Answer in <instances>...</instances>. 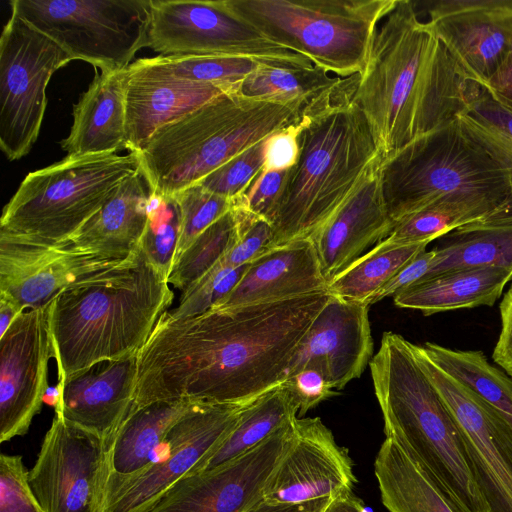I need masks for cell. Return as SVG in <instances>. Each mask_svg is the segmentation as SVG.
Masks as SVG:
<instances>
[{
	"mask_svg": "<svg viewBox=\"0 0 512 512\" xmlns=\"http://www.w3.org/2000/svg\"><path fill=\"white\" fill-rule=\"evenodd\" d=\"M114 260L0 233V294L23 311L49 304L63 289L110 268Z\"/></svg>",
	"mask_w": 512,
	"mask_h": 512,
	"instance_id": "d6986e66",
	"label": "cell"
},
{
	"mask_svg": "<svg viewBox=\"0 0 512 512\" xmlns=\"http://www.w3.org/2000/svg\"><path fill=\"white\" fill-rule=\"evenodd\" d=\"M380 184L394 226L444 198L490 201L502 208L512 192L507 170L458 117L382 158Z\"/></svg>",
	"mask_w": 512,
	"mask_h": 512,
	"instance_id": "52a82bcc",
	"label": "cell"
},
{
	"mask_svg": "<svg viewBox=\"0 0 512 512\" xmlns=\"http://www.w3.org/2000/svg\"><path fill=\"white\" fill-rule=\"evenodd\" d=\"M11 12L101 72L122 71L148 47L151 0H12Z\"/></svg>",
	"mask_w": 512,
	"mask_h": 512,
	"instance_id": "30bf717a",
	"label": "cell"
},
{
	"mask_svg": "<svg viewBox=\"0 0 512 512\" xmlns=\"http://www.w3.org/2000/svg\"><path fill=\"white\" fill-rule=\"evenodd\" d=\"M512 280V269L477 267L452 270L416 282L393 296L400 308L425 316L458 309L492 306Z\"/></svg>",
	"mask_w": 512,
	"mask_h": 512,
	"instance_id": "f1b7e54d",
	"label": "cell"
},
{
	"mask_svg": "<svg viewBox=\"0 0 512 512\" xmlns=\"http://www.w3.org/2000/svg\"><path fill=\"white\" fill-rule=\"evenodd\" d=\"M125 70L96 74L73 106L70 133L60 142L67 156L115 154L125 149Z\"/></svg>",
	"mask_w": 512,
	"mask_h": 512,
	"instance_id": "4316f807",
	"label": "cell"
},
{
	"mask_svg": "<svg viewBox=\"0 0 512 512\" xmlns=\"http://www.w3.org/2000/svg\"><path fill=\"white\" fill-rule=\"evenodd\" d=\"M181 217L174 196L151 195L148 220L139 248L168 279L180 237Z\"/></svg>",
	"mask_w": 512,
	"mask_h": 512,
	"instance_id": "74e56055",
	"label": "cell"
},
{
	"mask_svg": "<svg viewBox=\"0 0 512 512\" xmlns=\"http://www.w3.org/2000/svg\"><path fill=\"white\" fill-rule=\"evenodd\" d=\"M0 512H44L20 455H0Z\"/></svg>",
	"mask_w": 512,
	"mask_h": 512,
	"instance_id": "7bdbcfd3",
	"label": "cell"
},
{
	"mask_svg": "<svg viewBox=\"0 0 512 512\" xmlns=\"http://www.w3.org/2000/svg\"><path fill=\"white\" fill-rule=\"evenodd\" d=\"M368 307L331 295L299 344L287 377L314 368L337 390L360 377L373 353Z\"/></svg>",
	"mask_w": 512,
	"mask_h": 512,
	"instance_id": "44dd1931",
	"label": "cell"
},
{
	"mask_svg": "<svg viewBox=\"0 0 512 512\" xmlns=\"http://www.w3.org/2000/svg\"><path fill=\"white\" fill-rule=\"evenodd\" d=\"M330 297L326 290L183 318L165 311L136 355L132 407L178 400L247 403L279 386Z\"/></svg>",
	"mask_w": 512,
	"mask_h": 512,
	"instance_id": "6da1fadb",
	"label": "cell"
},
{
	"mask_svg": "<svg viewBox=\"0 0 512 512\" xmlns=\"http://www.w3.org/2000/svg\"><path fill=\"white\" fill-rule=\"evenodd\" d=\"M72 57L11 12L0 37V147L10 161L28 154L38 138L51 76Z\"/></svg>",
	"mask_w": 512,
	"mask_h": 512,
	"instance_id": "7c38bea8",
	"label": "cell"
},
{
	"mask_svg": "<svg viewBox=\"0 0 512 512\" xmlns=\"http://www.w3.org/2000/svg\"><path fill=\"white\" fill-rule=\"evenodd\" d=\"M324 512H373L352 492L331 498Z\"/></svg>",
	"mask_w": 512,
	"mask_h": 512,
	"instance_id": "db71d44e",
	"label": "cell"
},
{
	"mask_svg": "<svg viewBox=\"0 0 512 512\" xmlns=\"http://www.w3.org/2000/svg\"><path fill=\"white\" fill-rule=\"evenodd\" d=\"M234 210L238 218L239 236L222 261L228 266L239 267L250 263L269 248L273 227L271 222L250 212L237 199Z\"/></svg>",
	"mask_w": 512,
	"mask_h": 512,
	"instance_id": "ee69618b",
	"label": "cell"
},
{
	"mask_svg": "<svg viewBox=\"0 0 512 512\" xmlns=\"http://www.w3.org/2000/svg\"><path fill=\"white\" fill-rule=\"evenodd\" d=\"M297 124L268 137L266 162L263 169H289L294 165L298 153Z\"/></svg>",
	"mask_w": 512,
	"mask_h": 512,
	"instance_id": "681fc988",
	"label": "cell"
},
{
	"mask_svg": "<svg viewBox=\"0 0 512 512\" xmlns=\"http://www.w3.org/2000/svg\"><path fill=\"white\" fill-rule=\"evenodd\" d=\"M267 140L268 137L236 155L198 184L226 198L240 197L265 166Z\"/></svg>",
	"mask_w": 512,
	"mask_h": 512,
	"instance_id": "b9f144b4",
	"label": "cell"
},
{
	"mask_svg": "<svg viewBox=\"0 0 512 512\" xmlns=\"http://www.w3.org/2000/svg\"><path fill=\"white\" fill-rule=\"evenodd\" d=\"M340 79L316 66L288 68L264 63L238 85L236 93L249 99L305 108Z\"/></svg>",
	"mask_w": 512,
	"mask_h": 512,
	"instance_id": "e575fe53",
	"label": "cell"
},
{
	"mask_svg": "<svg viewBox=\"0 0 512 512\" xmlns=\"http://www.w3.org/2000/svg\"><path fill=\"white\" fill-rule=\"evenodd\" d=\"M151 194L141 170L126 178L66 243L77 251L125 260L140 245Z\"/></svg>",
	"mask_w": 512,
	"mask_h": 512,
	"instance_id": "484cf974",
	"label": "cell"
},
{
	"mask_svg": "<svg viewBox=\"0 0 512 512\" xmlns=\"http://www.w3.org/2000/svg\"><path fill=\"white\" fill-rule=\"evenodd\" d=\"M296 418L240 457L214 470L182 477L141 512L247 511L263 499L292 440Z\"/></svg>",
	"mask_w": 512,
	"mask_h": 512,
	"instance_id": "2e32d148",
	"label": "cell"
},
{
	"mask_svg": "<svg viewBox=\"0 0 512 512\" xmlns=\"http://www.w3.org/2000/svg\"><path fill=\"white\" fill-rule=\"evenodd\" d=\"M289 391L300 418L322 401L337 395L327 378L317 369L303 368L282 383Z\"/></svg>",
	"mask_w": 512,
	"mask_h": 512,
	"instance_id": "bcb514c9",
	"label": "cell"
},
{
	"mask_svg": "<svg viewBox=\"0 0 512 512\" xmlns=\"http://www.w3.org/2000/svg\"><path fill=\"white\" fill-rule=\"evenodd\" d=\"M452 232L454 240L440 249H435L436 255L422 280L444 272L467 268L512 269V225H464Z\"/></svg>",
	"mask_w": 512,
	"mask_h": 512,
	"instance_id": "836d02e7",
	"label": "cell"
},
{
	"mask_svg": "<svg viewBox=\"0 0 512 512\" xmlns=\"http://www.w3.org/2000/svg\"><path fill=\"white\" fill-rule=\"evenodd\" d=\"M357 80L358 75L341 78L303 109L297 158L272 220L269 248L311 238L382 158L354 101Z\"/></svg>",
	"mask_w": 512,
	"mask_h": 512,
	"instance_id": "3957f363",
	"label": "cell"
},
{
	"mask_svg": "<svg viewBox=\"0 0 512 512\" xmlns=\"http://www.w3.org/2000/svg\"><path fill=\"white\" fill-rule=\"evenodd\" d=\"M125 149L138 152L162 126L235 89L173 74L159 56L141 58L125 70Z\"/></svg>",
	"mask_w": 512,
	"mask_h": 512,
	"instance_id": "ffe728a7",
	"label": "cell"
},
{
	"mask_svg": "<svg viewBox=\"0 0 512 512\" xmlns=\"http://www.w3.org/2000/svg\"><path fill=\"white\" fill-rule=\"evenodd\" d=\"M464 113L512 139V113L496 102L483 84L479 83Z\"/></svg>",
	"mask_w": 512,
	"mask_h": 512,
	"instance_id": "7dc6e473",
	"label": "cell"
},
{
	"mask_svg": "<svg viewBox=\"0 0 512 512\" xmlns=\"http://www.w3.org/2000/svg\"><path fill=\"white\" fill-rule=\"evenodd\" d=\"M271 41L340 78L360 75L397 0H224Z\"/></svg>",
	"mask_w": 512,
	"mask_h": 512,
	"instance_id": "ba28073f",
	"label": "cell"
},
{
	"mask_svg": "<svg viewBox=\"0 0 512 512\" xmlns=\"http://www.w3.org/2000/svg\"><path fill=\"white\" fill-rule=\"evenodd\" d=\"M330 499L292 504L269 502L263 498L245 512H324Z\"/></svg>",
	"mask_w": 512,
	"mask_h": 512,
	"instance_id": "f5cc1de1",
	"label": "cell"
},
{
	"mask_svg": "<svg viewBox=\"0 0 512 512\" xmlns=\"http://www.w3.org/2000/svg\"><path fill=\"white\" fill-rule=\"evenodd\" d=\"M327 287L311 239H299L269 248L252 260L238 284L214 308L289 299Z\"/></svg>",
	"mask_w": 512,
	"mask_h": 512,
	"instance_id": "d4e9b609",
	"label": "cell"
},
{
	"mask_svg": "<svg viewBox=\"0 0 512 512\" xmlns=\"http://www.w3.org/2000/svg\"><path fill=\"white\" fill-rule=\"evenodd\" d=\"M421 352L437 367L497 409L512 429V377L479 350H458L426 342Z\"/></svg>",
	"mask_w": 512,
	"mask_h": 512,
	"instance_id": "1f68e13d",
	"label": "cell"
},
{
	"mask_svg": "<svg viewBox=\"0 0 512 512\" xmlns=\"http://www.w3.org/2000/svg\"><path fill=\"white\" fill-rule=\"evenodd\" d=\"M356 482L352 461L319 417L296 418L294 434L270 478L263 498L304 503L351 493Z\"/></svg>",
	"mask_w": 512,
	"mask_h": 512,
	"instance_id": "ac0fdd59",
	"label": "cell"
},
{
	"mask_svg": "<svg viewBox=\"0 0 512 512\" xmlns=\"http://www.w3.org/2000/svg\"><path fill=\"white\" fill-rule=\"evenodd\" d=\"M474 81L484 84L512 43V0H477L459 12L427 22Z\"/></svg>",
	"mask_w": 512,
	"mask_h": 512,
	"instance_id": "cb8c5ba5",
	"label": "cell"
},
{
	"mask_svg": "<svg viewBox=\"0 0 512 512\" xmlns=\"http://www.w3.org/2000/svg\"><path fill=\"white\" fill-rule=\"evenodd\" d=\"M483 85L496 102L512 113V43L504 61Z\"/></svg>",
	"mask_w": 512,
	"mask_h": 512,
	"instance_id": "816d5d0a",
	"label": "cell"
},
{
	"mask_svg": "<svg viewBox=\"0 0 512 512\" xmlns=\"http://www.w3.org/2000/svg\"><path fill=\"white\" fill-rule=\"evenodd\" d=\"M435 255V249L424 250L416 255L372 298L370 305L385 297L395 296L402 290L422 280L427 275Z\"/></svg>",
	"mask_w": 512,
	"mask_h": 512,
	"instance_id": "c3c4849f",
	"label": "cell"
},
{
	"mask_svg": "<svg viewBox=\"0 0 512 512\" xmlns=\"http://www.w3.org/2000/svg\"><path fill=\"white\" fill-rule=\"evenodd\" d=\"M381 500L389 512H462L395 440L386 437L374 461Z\"/></svg>",
	"mask_w": 512,
	"mask_h": 512,
	"instance_id": "f546056e",
	"label": "cell"
},
{
	"mask_svg": "<svg viewBox=\"0 0 512 512\" xmlns=\"http://www.w3.org/2000/svg\"><path fill=\"white\" fill-rule=\"evenodd\" d=\"M289 169H263L237 201L272 224Z\"/></svg>",
	"mask_w": 512,
	"mask_h": 512,
	"instance_id": "f6af8a7d",
	"label": "cell"
},
{
	"mask_svg": "<svg viewBox=\"0 0 512 512\" xmlns=\"http://www.w3.org/2000/svg\"><path fill=\"white\" fill-rule=\"evenodd\" d=\"M248 264L232 267L221 260L204 276L182 291L177 307L167 310V313L174 318H183L213 309L238 284Z\"/></svg>",
	"mask_w": 512,
	"mask_h": 512,
	"instance_id": "60d3db41",
	"label": "cell"
},
{
	"mask_svg": "<svg viewBox=\"0 0 512 512\" xmlns=\"http://www.w3.org/2000/svg\"><path fill=\"white\" fill-rule=\"evenodd\" d=\"M136 355L99 362L58 383L55 414L110 445L134 402Z\"/></svg>",
	"mask_w": 512,
	"mask_h": 512,
	"instance_id": "7402d4cb",
	"label": "cell"
},
{
	"mask_svg": "<svg viewBox=\"0 0 512 512\" xmlns=\"http://www.w3.org/2000/svg\"><path fill=\"white\" fill-rule=\"evenodd\" d=\"M50 303L24 310L0 337L1 443L26 434L41 410L54 358Z\"/></svg>",
	"mask_w": 512,
	"mask_h": 512,
	"instance_id": "e0dca14e",
	"label": "cell"
},
{
	"mask_svg": "<svg viewBox=\"0 0 512 512\" xmlns=\"http://www.w3.org/2000/svg\"><path fill=\"white\" fill-rule=\"evenodd\" d=\"M472 80L408 0H397L374 36L354 101L386 158L454 121L468 108Z\"/></svg>",
	"mask_w": 512,
	"mask_h": 512,
	"instance_id": "7a4b0ae2",
	"label": "cell"
},
{
	"mask_svg": "<svg viewBox=\"0 0 512 512\" xmlns=\"http://www.w3.org/2000/svg\"><path fill=\"white\" fill-rule=\"evenodd\" d=\"M247 403L194 402L170 429L151 463L122 484L102 512H141L219 446Z\"/></svg>",
	"mask_w": 512,
	"mask_h": 512,
	"instance_id": "5bb4252c",
	"label": "cell"
},
{
	"mask_svg": "<svg viewBox=\"0 0 512 512\" xmlns=\"http://www.w3.org/2000/svg\"><path fill=\"white\" fill-rule=\"evenodd\" d=\"M136 152L66 156L30 172L4 206L0 233L49 245L66 244L129 176Z\"/></svg>",
	"mask_w": 512,
	"mask_h": 512,
	"instance_id": "9c48e42d",
	"label": "cell"
},
{
	"mask_svg": "<svg viewBox=\"0 0 512 512\" xmlns=\"http://www.w3.org/2000/svg\"><path fill=\"white\" fill-rule=\"evenodd\" d=\"M429 243L397 245L379 242L329 283L327 291L336 297L370 306L372 298Z\"/></svg>",
	"mask_w": 512,
	"mask_h": 512,
	"instance_id": "d6a6232c",
	"label": "cell"
},
{
	"mask_svg": "<svg viewBox=\"0 0 512 512\" xmlns=\"http://www.w3.org/2000/svg\"><path fill=\"white\" fill-rule=\"evenodd\" d=\"M415 356L457 420L489 512H512V429L501 413L413 344Z\"/></svg>",
	"mask_w": 512,
	"mask_h": 512,
	"instance_id": "9a60e30c",
	"label": "cell"
},
{
	"mask_svg": "<svg viewBox=\"0 0 512 512\" xmlns=\"http://www.w3.org/2000/svg\"><path fill=\"white\" fill-rule=\"evenodd\" d=\"M163 65L173 74L198 82L233 88L263 62L248 58L224 56H160Z\"/></svg>",
	"mask_w": 512,
	"mask_h": 512,
	"instance_id": "f35d334b",
	"label": "cell"
},
{
	"mask_svg": "<svg viewBox=\"0 0 512 512\" xmlns=\"http://www.w3.org/2000/svg\"><path fill=\"white\" fill-rule=\"evenodd\" d=\"M370 169L337 212L310 238L329 283L394 228L382 195L380 164Z\"/></svg>",
	"mask_w": 512,
	"mask_h": 512,
	"instance_id": "603a6c76",
	"label": "cell"
},
{
	"mask_svg": "<svg viewBox=\"0 0 512 512\" xmlns=\"http://www.w3.org/2000/svg\"><path fill=\"white\" fill-rule=\"evenodd\" d=\"M193 404L186 400L157 401L131 407L109 447L104 503L151 463L170 429Z\"/></svg>",
	"mask_w": 512,
	"mask_h": 512,
	"instance_id": "83f0119b",
	"label": "cell"
},
{
	"mask_svg": "<svg viewBox=\"0 0 512 512\" xmlns=\"http://www.w3.org/2000/svg\"><path fill=\"white\" fill-rule=\"evenodd\" d=\"M297 414V406L283 384L265 392L244 406L228 436L187 475L214 470L240 457L293 421Z\"/></svg>",
	"mask_w": 512,
	"mask_h": 512,
	"instance_id": "4dcf8cb0",
	"label": "cell"
},
{
	"mask_svg": "<svg viewBox=\"0 0 512 512\" xmlns=\"http://www.w3.org/2000/svg\"><path fill=\"white\" fill-rule=\"evenodd\" d=\"M500 208L490 201L444 198L398 222L384 240L397 245L430 243L459 227L481 221Z\"/></svg>",
	"mask_w": 512,
	"mask_h": 512,
	"instance_id": "d590c367",
	"label": "cell"
},
{
	"mask_svg": "<svg viewBox=\"0 0 512 512\" xmlns=\"http://www.w3.org/2000/svg\"><path fill=\"white\" fill-rule=\"evenodd\" d=\"M109 447L55 414L29 471L44 512H102Z\"/></svg>",
	"mask_w": 512,
	"mask_h": 512,
	"instance_id": "4fadbf2b",
	"label": "cell"
},
{
	"mask_svg": "<svg viewBox=\"0 0 512 512\" xmlns=\"http://www.w3.org/2000/svg\"><path fill=\"white\" fill-rule=\"evenodd\" d=\"M369 365L386 437L417 461L462 512H489L460 426L419 364L413 343L385 332Z\"/></svg>",
	"mask_w": 512,
	"mask_h": 512,
	"instance_id": "5b68a950",
	"label": "cell"
},
{
	"mask_svg": "<svg viewBox=\"0 0 512 512\" xmlns=\"http://www.w3.org/2000/svg\"><path fill=\"white\" fill-rule=\"evenodd\" d=\"M303 107L222 94L160 127L136 152L150 194L173 196L299 122Z\"/></svg>",
	"mask_w": 512,
	"mask_h": 512,
	"instance_id": "8992f818",
	"label": "cell"
},
{
	"mask_svg": "<svg viewBox=\"0 0 512 512\" xmlns=\"http://www.w3.org/2000/svg\"><path fill=\"white\" fill-rule=\"evenodd\" d=\"M500 333L492 356L508 375L512 377V283L499 306Z\"/></svg>",
	"mask_w": 512,
	"mask_h": 512,
	"instance_id": "f907efd6",
	"label": "cell"
},
{
	"mask_svg": "<svg viewBox=\"0 0 512 512\" xmlns=\"http://www.w3.org/2000/svg\"><path fill=\"white\" fill-rule=\"evenodd\" d=\"M239 236L237 214L233 208L203 231L173 265L169 285L184 291L219 263Z\"/></svg>",
	"mask_w": 512,
	"mask_h": 512,
	"instance_id": "8d00e7d4",
	"label": "cell"
},
{
	"mask_svg": "<svg viewBox=\"0 0 512 512\" xmlns=\"http://www.w3.org/2000/svg\"><path fill=\"white\" fill-rule=\"evenodd\" d=\"M174 294L138 248L63 289L50 303L58 383L91 366L136 355Z\"/></svg>",
	"mask_w": 512,
	"mask_h": 512,
	"instance_id": "277c9868",
	"label": "cell"
},
{
	"mask_svg": "<svg viewBox=\"0 0 512 512\" xmlns=\"http://www.w3.org/2000/svg\"><path fill=\"white\" fill-rule=\"evenodd\" d=\"M148 47L160 56H224L288 68L314 66L236 16L224 0H151Z\"/></svg>",
	"mask_w": 512,
	"mask_h": 512,
	"instance_id": "8fae6325",
	"label": "cell"
},
{
	"mask_svg": "<svg viewBox=\"0 0 512 512\" xmlns=\"http://www.w3.org/2000/svg\"><path fill=\"white\" fill-rule=\"evenodd\" d=\"M23 310L10 298L0 294V337Z\"/></svg>",
	"mask_w": 512,
	"mask_h": 512,
	"instance_id": "11a10c76",
	"label": "cell"
},
{
	"mask_svg": "<svg viewBox=\"0 0 512 512\" xmlns=\"http://www.w3.org/2000/svg\"><path fill=\"white\" fill-rule=\"evenodd\" d=\"M173 196L178 203L181 217L174 265L203 231L233 208L235 199L215 194L198 183Z\"/></svg>",
	"mask_w": 512,
	"mask_h": 512,
	"instance_id": "ab89813d",
	"label": "cell"
}]
</instances>
